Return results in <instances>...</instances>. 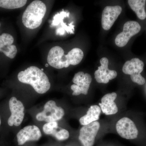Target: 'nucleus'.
<instances>
[{
    "label": "nucleus",
    "mask_w": 146,
    "mask_h": 146,
    "mask_svg": "<svg viewBox=\"0 0 146 146\" xmlns=\"http://www.w3.org/2000/svg\"><path fill=\"white\" fill-rule=\"evenodd\" d=\"M18 80L23 83L31 85L39 94H44L48 91L51 84L45 73L36 66H31L18 73Z\"/></svg>",
    "instance_id": "1"
},
{
    "label": "nucleus",
    "mask_w": 146,
    "mask_h": 146,
    "mask_svg": "<svg viewBox=\"0 0 146 146\" xmlns=\"http://www.w3.org/2000/svg\"><path fill=\"white\" fill-rule=\"evenodd\" d=\"M46 9V5L42 1L36 0L31 3L22 16L24 26L30 29H34L40 26Z\"/></svg>",
    "instance_id": "2"
},
{
    "label": "nucleus",
    "mask_w": 146,
    "mask_h": 146,
    "mask_svg": "<svg viewBox=\"0 0 146 146\" xmlns=\"http://www.w3.org/2000/svg\"><path fill=\"white\" fill-rule=\"evenodd\" d=\"M144 63L142 60L135 58L127 60L123 67V72L130 75L131 79L133 82L138 85H143L145 83V80L141 73L143 70Z\"/></svg>",
    "instance_id": "3"
},
{
    "label": "nucleus",
    "mask_w": 146,
    "mask_h": 146,
    "mask_svg": "<svg viewBox=\"0 0 146 146\" xmlns=\"http://www.w3.org/2000/svg\"><path fill=\"white\" fill-rule=\"evenodd\" d=\"M64 115L65 111L62 108L57 106L54 101L50 100L46 103L43 111L38 113L36 117L40 121L52 122L61 119Z\"/></svg>",
    "instance_id": "4"
},
{
    "label": "nucleus",
    "mask_w": 146,
    "mask_h": 146,
    "mask_svg": "<svg viewBox=\"0 0 146 146\" xmlns=\"http://www.w3.org/2000/svg\"><path fill=\"white\" fill-rule=\"evenodd\" d=\"M141 27L138 22L129 21L124 25L123 31L118 34L115 39L116 45L119 47L125 46L132 36L141 31Z\"/></svg>",
    "instance_id": "5"
},
{
    "label": "nucleus",
    "mask_w": 146,
    "mask_h": 146,
    "mask_svg": "<svg viewBox=\"0 0 146 146\" xmlns=\"http://www.w3.org/2000/svg\"><path fill=\"white\" fill-rule=\"evenodd\" d=\"M92 80L91 76L88 73L80 72L76 74L72 79L74 84L71 86L73 96L87 95Z\"/></svg>",
    "instance_id": "6"
},
{
    "label": "nucleus",
    "mask_w": 146,
    "mask_h": 146,
    "mask_svg": "<svg viewBox=\"0 0 146 146\" xmlns=\"http://www.w3.org/2000/svg\"><path fill=\"white\" fill-rule=\"evenodd\" d=\"M9 104L11 112V115L8 120L9 125L19 126L23 122L25 117L24 105L21 101L18 100L15 97L11 98Z\"/></svg>",
    "instance_id": "7"
},
{
    "label": "nucleus",
    "mask_w": 146,
    "mask_h": 146,
    "mask_svg": "<svg viewBox=\"0 0 146 146\" xmlns=\"http://www.w3.org/2000/svg\"><path fill=\"white\" fill-rule=\"evenodd\" d=\"M116 127L117 132L122 138L133 140L138 137V129L134 122L129 118L120 119L116 124Z\"/></svg>",
    "instance_id": "8"
},
{
    "label": "nucleus",
    "mask_w": 146,
    "mask_h": 146,
    "mask_svg": "<svg viewBox=\"0 0 146 146\" xmlns=\"http://www.w3.org/2000/svg\"><path fill=\"white\" fill-rule=\"evenodd\" d=\"M100 124L98 121L84 125L80 130L78 139L83 146H93L96 136L99 130Z\"/></svg>",
    "instance_id": "9"
},
{
    "label": "nucleus",
    "mask_w": 146,
    "mask_h": 146,
    "mask_svg": "<svg viewBox=\"0 0 146 146\" xmlns=\"http://www.w3.org/2000/svg\"><path fill=\"white\" fill-rule=\"evenodd\" d=\"M101 66L94 73L95 78L98 83L107 84L110 80L116 78L117 73L116 71L108 69L109 61L106 57H103L100 60Z\"/></svg>",
    "instance_id": "10"
},
{
    "label": "nucleus",
    "mask_w": 146,
    "mask_h": 146,
    "mask_svg": "<svg viewBox=\"0 0 146 146\" xmlns=\"http://www.w3.org/2000/svg\"><path fill=\"white\" fill-rule=\"evenodd\" d=\"M122 9L120 6H108L105 7L102 14V25L103 29L109 30L121 13Z\"/></svg>",
    "instance_id": "11"
},
{
    "label": "nucleus",
    "mask_w": 146,
    "mask_h": 146,
    "mask_svg": "<svg viewBox=\"0 0 146 146\" xmlns=\"http://www.w3.org/2000/svg\"><path fill=\"white\" fill-rule=\"evenodd\" d=\"M42 137V133L38 127L28 125L21 129L17 134L19 145H22L29 141H37Z\"/></svg>",
    "instance_id": "12"
},
{
    "label": "nucleus",
    "mask_w": 146,
    "mask_h": 146,
    "mask_svg": "<svg viewBox=\"0 0 146 146\" xmlns=\"http://www.w3.org/2000/svg\"><path fill=\"white\" fill-rule=\"evenodd\" d=\"M13 42L14 38L10 34L3 33L0 35V52L11 59L14 58L17 53L16 46L12 44Z\"/></svg>",
    "instance_id": "13"
},
{
    "label": "nucleus",
    "mask_w": 146,
    "mask_h": 146,
    "mask_svg": "<svg viewBox=\"0 0 146 146\" xmlns=\"http://www.w3.org/2000/svg\"><path fill=\"white\" fill-rule=\"evenodd\" d=\"M117 94L115 92L104 95L102 98L101 103L99 104L101 110L106 115H112L116 114L118 108L115 102Z\"/></svg>",
    "instance_id": "14"
},
{
    "label": "nucleus",
    "mask_w": 146,
    "mask_h": 146,
    "mask_svg": "<svg viewBox=\"0 0 146 146\" xmlns=\"http://www.w3.org/2000/svg\"><path fill=\"white\" fill-rule=\"evenodd\" d=\"M64 54V50L61 47L58 46L53 47L50 50L47 57V62L48 65L56 69L63 68L61 59Z\"/></svg>",
    "instance_id": "15"
},
{
    "label": "nucleus",
    "mask_w": 146,
    "mask_h": 146,
    "mask_svg": "<svg viewBox=\"0 0 146 146\" xmlns=\"http://www.w3.org/2000/svg\"><path fill=\"white\" fill-rule=\"evenodd\" d=\"M83 57L84 53L80 49L74 48L62 58L61 62L63 68H68L70 65H76L79 64Z\"/></svg>",
    "instance_id": "16"
},
{
    "label": "nucleus",
    "mask_w": 146,
    "mask_h": 146,
    "mask_svg": "<svg viewBox=\"0 0 146 146\" xmlns=\"http://www.w3.org/2000/svg\"><path fill=\"white\" fill-rule=\"evenodd\" d=\"M101 112V109L99 106H91L87 111L86 115L80 119V124L83 126L87 125L93 122L97 121L99 119Z\"/></svg>",
    "instance_id": "17"
},
{
    "label": "nucleus",
    "mask_w": 146,
    "mask_h": 146,
    "mask_svg": "<svg viewBox=\"0 0 146 146\" xmlns=\"http://www.w3.org/2000/svg\"><path fill=\"white\" fill-rule=\"evenodd\" d=\"M145 0H128V3L131 8L136 13L137 17L141 20L146 18L145 11Z\"/></svg>",
    "instance_id": "18"
},
{
    "label": "nucleus",
    "mask_w": 146,
    "mask_h": 146,
    "mask_svg": "<svg viewBox=\"0 0 146 146\" xmlns=\"http://www.w3.org/2000/svg\"><path fill=\"white\" fill-rule=\"evenodd\" d=\"M26 0H0V7L13 9L23 7L27 3Z\"/></svg>",
    "instance_id": "19"
},
{
    "label": "nucleus",
    "mask_w": 146,
    "mask_h": 146,
    "mask_svg": "<svg viewBox=\"0 0 146 146\" xmlns=\"http://www.w3.org/2000/svg\"><path fill=\"white\" fill-rule=\"evenodd\" d=\"M58 128L59 127L54 131L52 135L54 136L58 141H65L68 139L70 136L69 131L63 128H60L59 130H58Z\"/></svg>",
    "instance_id": "20"
},
{
    "label": "nucleus",
    "mask_w": 146,
    "mask_h": 146,
    "mask_svg": "<svg viewBox=\"0 0 146 146\" xmlns=\"http://www.w3.org/2000/svg\"><path fill=\"white\" fill-rule=\"evenodd\" d=\"M58 127L57 122L47 123L43 126V130L44 133L47 135H51L54 129Z\"/></svg>",
    "instance_id": "21"
},
{
    "label": "nucleus",
    "mask_w": 146,
    "mask_h": 146,
    "mask_svg": "<svg viewBox=\"0 0 146 146\" xmlns=\"http://www.w3.org/2000/svg\"><path fill=\"white\" fill-rule=\"evenodd\" d=\"M49 65L48 63H46V67H48Z\"/></svg>",
    "instance_id": "22"
},
{
    "label": "nucleus",
    "mask_w": 146,
    "mask_h": 146,
    "mask_svg": "<svg viewBox=\"0 0 146 146\" xmlns=\"http://www.w3.org/2000/svg\"><path fill=\"white\" fill-rule=\"evenodd\" d=\"M1 116H0V125H1Z\"/></svg>",
    "instance_id": "23"
},
{
    "label": "nucleus",
    "mask_w": 146,
    "mask_h": 146,
    "mask_svg": "<svg viewBox=\"0 0 146 146\" xmlns=\"http://www.w3.org/2000/svg\"><path fill=\"white\" fill-rule=\"evenodd\" d=\"M41 70H42V71H43V70H44V69H41Z\"/></svg>",
    "instance_id": "24"
},
{
    "label": "nucleus",
    "mask_w": 146,
    "mask_h": 146,
    "mask_svg": "<svg viewBox=\"0 0 146 146\" xmlns=\"http://www.w3.org/2000/svg\"><path fill=\"white\" fill-rule=\"evenodd\" d=\"M0 27H1V23H0Z\"/></svg>",
    "instance_id": "25"
}]
</instances>
